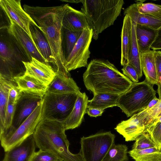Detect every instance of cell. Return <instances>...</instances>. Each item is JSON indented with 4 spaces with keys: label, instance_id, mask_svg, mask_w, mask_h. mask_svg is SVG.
I'll use <instances>...</instances> for the list:
<instances>
[{
    "label": "cell",
    "instance_id": "1",
    "mask_svg": "<svg viewBox=\"0 0 161 161\" xmlns=\"http://www.w3.org/2000/svg\"><path fill=\"white\" fill-rule=\"evenodd\" d=\"M69 6L65 4L51 7L23 5L24 10L30 16L44 35L55 60L56 72L67 77L71 75L64 66L65 60L61 47L62 22Z\"/></svg>",
    "mask_w": 161,
    "mask_h": 161
},
{
    "label": "cell",
    "instance_id": "2",
    "mask_svg": "<svg viewBox=\"0 0 161 161\" xmlns=\"http://www.w3.org/2000/svg\"><path fill=\"white\" fill-rule=\"evenodd\" d=\"M83 77L86 87L93 94L120 95L127 91L133 83L108 60L100 59L91 61Z\"/></svg>",
    "mask_w": 161,
    "mask_h": 161
},
{
    "label": "cell",
    "instance_id": "3",
    "mask_svg": "<svg viewBox=\"0 0 161 161\" xmlns=\"http://www.w3.org/2000/svg\"><path fill=\"white\" fill-rule=\"evenodd\" d=\"M65 130L63 122L42 119L33 134L36 147L63 161H82L79 153L73 154L69 151Z\"/></svg>",
    "mask_w": 161,
    "mask_h": 161
},
{
    "label": "cell",
    "instance_id": "4",
    "mask_svg": "<svg viewBox=\"0 0 161 161\" xmlns=\"http://www.w3.org/2000/svg\"><path fill=\"white\" fill-rule=\"evenodd\" d=\"M81 11L86 16L92 30V38L114 24L124 4L123 0H81Z\"/></svg>",
    "mask_w": 161,
    "mask_h": 161
},
{
    "label": "cell",
    "instance_id": "5",
    "mask_svg": "<svg viewBox=\"0 0 161 161\" xmlns=\"http://www.w3.org/2000/svg\"><path fill=\"white\" fill-rule=\"evenodd\" d=\"M153 86L146 79L141 82H133L127 91L119 95L117 106L128 117L143 110L156 97L157 91Z\"/></svg>",
    "mask_w": 161,
    "mask_h": 161
},
{
    "label": "cell",
    "instance_id": "6",
    "mask_svg": "<svg viewBox=\"0 0 161 161\" xmlns=\"http://www.w3.org/2000/svg\"><path fill=\"white\" fill-rule=\"evenodd\" d=\"M78 94H58L47 92L43 97L42 119L63 122L72 111Z\"/></svg>",
    "mask_w": 161,
    "mask_h": 161
},
{
    "label": "cell",
    "instance_id": "7",
    "mask_svg": "<svg viewBox=\"0 0 161 161\" xmlns=\"http://www.w3.org/2000/svg\"><path fill=\"white\" fill-rule=\"evenodd\" d=\"M115 135L110 131L101 132L80 139L79 153L82 161H104L114 144Z\"/></svg>",
    "mask_w": 161,
    "mask_h": 161
},
{
    "label": "cell",
    "instance_id": "8",
    "mask_svg": "<svg viewBox=\"0 0 161 161\" xmlns=\"http://www.w3.org/2000/svg\"><path fill=\"white\" fill-rule=\"evenodd\" d=\"M43 103L42 99L31 115L16 129L0 136L1 144L5 152L33 135L37 126L42 119Z\"/></svg>",
    "mask_w": 161,
    "mask_h": 161
},
{
    "label": "cell",
    "instance_id": "9",
    "mask_svg": "<svg viewBox=\"0 0 161 161\" xmlns=\"http://www.w3.org/2000/svg\"><path fill=\"white\" fill-rule=\"evenodd\" d=\"M9 21V25L6 26L7 31L21 54L25 59V62L30 61L33 57L46 63L28 35L14 21Z\"/></svg>",
    "mask_w": 161,
    "mask_h": 161
},
{
    "label": "cell",
    "instance_id": "10",
    "mask_svg": "<svg viewBox=\"0 0 161 161\" xmlns=\"http://www.w3.org/2000/svg\"><path fill=\"white\" fill-rule=\"evenodd\" d=\"M93 37V32L90 28L84 29L66 60L64 66L68 72L82 67H87L91 52L89 47Z\"/></svg>",
    "mask_w": 161,
    "mask_h": 161
},
{
    "label": "cell",
    "instance_id": "11",
    "mask_svg": "<svg viewBox=\"0 0 161 161\" xmlns=\"http://www.w3.org/2000/svg\"><path fill=\"white\" fill-rule=\"evenodd\" d=\"M43 98L23 93L16 105L12 124L2 136L16 129L32 113L42 101Z\"/></svg>",
    "mask_w": 161,
    "mask_h": 161
},
{
    "label": "cell",
    "instance_id": "12",
    "mask_svg": "<svg viewBox=\"0 0 161 161\" xmlns=\"http://www.w3.org/2000/svg\"><path fill=\"white\" fill-rule=\"evenodd\" d=\"M20 2V0H0V7L9 20H12L15 22L33 40L30 29V24L33 23L38 25L23 9Z\"/></svg>",
    "mask_w": 161,
    "mask_h": 161
},
{
    "label": "cell",
    "instance_id": "13",
    "mask_svg": "<svg viewBox=\"0 0 161 161\" xmlns=\"http://www.w3.org/2000/svg\"><path fill=\"white\" fill-rule=\"evenodd\" d=\"M25 71L24 74L33 78L47 86L52 81L56 73L49 64L32 57L29 62L22 61Z\"/></svg>",
    "mask_w": 161,
    "mask_h": 161
},
{
    "label": "cell",
    "instance_id": "14",
    "mask_svg": "<svg viewBox=\"0 0 161 161\" xmlns=\"http://www.w3.org/2000/svg\"><path fill=\"white\" fill-rule=\"evenodd\" d=\"M36 146L32 135L18 145L5 152L2 161H31L36 152Z\"/></svg>",
    "mask_w": 161,
    "mask_h": 161
},
{
    "label": "cell",
    "instance_id": "15",
    "mask_svg": "<svg viewBox=\"0 0 161 161\" xmlns=\"http://www.w3.org/2000/svg\"><path fill=\"white\" fill-rule=\"evenodd\" d=\"M62 25L63 28L73 31H82L85 28H91L86 15L69 5L64 15Z\"/></svg>",
    "mask_w": 161,
    "mask_h": 161
},
{
    "label": "cell",
    "instance_id": "16",
    "mask_svg": "<svg viewBox=\"0 0 161 161\" xmlns=\"http://www.w3.org/2000/svg\"><path fill=\"white\" fill-rule=\"evenodd\" d=\"M88 100L85 92L78 94L72 111L63 123L66 130L73 129L80 126L86 114Z\"/></svg>",
    "mask_w": 161,
    "mask_h": 161
},
{
    "label": "cell",
    "instance_id": "17",
    "mask_svg": "<svg viewBox=\"0 0 161 161\" xmlns=\"http://www.w3.org/2000/svg\"><path fill=\"white\" fill-rule=\"evenodd\" d=\"M115 129L123 136L126 142L135 141L140 135L145 131L144 127L136 114L128 119L121 121Z\"/></svg>",
    "mask_w": 161,
    "mask_h": 161
},
{
    "label": "cell",
    "instance_id": "18",
    "mask_svg": "<svg viewBox=\"0 0 161 161\" xmlns=\"http://www.w3.org/2000/svg\"><path fill=\"white\" fill-rule=\"evenodd\" d=\"M13 80L22 93L43 98L47 91V86L24 74L14 76Z\"/></svg>",
    "mask_w": 161,
    "mask_h": 161
},
{
    "label": "cell",
    "instance_id": "19",
    "mask_svg": "<svg viewBox=\"0 0 161 161\" xmlns=\"http://www.w3.org/2000/svg\"><path fill=\"white\" fill-rule=\"evenodd\" d=\"M47 92L58 94H78L81 92L79 88L72 78L57 73L52 81L48 86Z\"/></svg>",
    "mask_w": 161,
    "mask_h": 161
},
{
    "label": "cell",
    "instance_id": "20",
    "mask_svg": "<svg viewBox=\"0 0 161 161\" xmlns=\"http://www.w3.org/2000/svg\"><path fill=\"white\" fill-rule=\"evenodd\" d=\"M3 34H1L0 56L1 61L9 65L10 68L15 64L16 62L23 61L19 52H16L18 48L9 34L6 38Z\"/></svg>",
    "mask_w": 161,
    "mask_h": 161
},
{
    "label": "cell",
    "instance_id": "21",
    "mask_svg": "<svg viewBox=\"0 0 161 161\" xmlns=\"http://www.w3.org/2000/svg\"><path fill=\"white\" fill-rule=\"evenodd\" d=\"M30 29L33 41L38 51L45 59L46 63H52L54 67L55 60L44 35L38 26L33 23L30 24Z\"/></svg>",
    "mask_w": 161,
    "mask_h": 161
},
{
    "label": "cell",
    "instance_id": "22",
    "mask_svg": "<svg viewBox=\"0 0 161 161\" xmlns=\"http://www.w3.org/2000/svg\"><path fill=\"white\" fill-rule=\"evenodd\" d=\"M155 51L150 50L141 54L142 71L146 80L152 85L158 83L157 70L154 57Z\"/></svg>",
    "mask_w": 161,
    "mask_h": 161
},
{
    "label": "cell",
    "instance_id": "23",
    "mask_svg": "<svg viewBox=\"0 0 161 161\" xmlns=\"http://www.w3.org/2000/svg\"><path fill=\"white\" fill-rule=\"evenodd\" d=\"M124 14L125 15H128L132 21L136 24L147 26L157 30L161 26V20L139 12L136 3L130 5L125 9Z\"/></svg>",
    "mask_w": 161,
    "mask_h": 161
},
{
    "label": "cell",
    "instance_id": "24",
    "mask_svg": "<svg viewBox=\"0 0 161 161\" xmlns=\"http://www.w3.org/2000/svg\"><path fill=\"white\" fill-rule=\"evenodd\" d=\"M121 64L128 63L132 37V21L130 17L125 15L121 33Z\"/></svg>",
    "mask_w": 161,
    "mask_h": 161
},
{
    "label": "cell",
    "instance_id": "25",
    "mask_svg": "<svg viewBox=\"0 0 161 161\" xmlns=\"http://www.w3.org/2000/svg\"><path fill=\"white\" fill-rule=\"evenodd\" d=\"M157 33V30L136 24V36L141 54L150 50L151 47L155 39Z\"/></svg>",
    "mask_w": 161,
    "mask_h": 161
},
{
    "label": "cell",
    "instance_id": "26",
    "mask_svg": "<svg viewBox=\"0 0 161 161\" xmlns=\"http://www.w3.org/2000/svg\"><path fill=\"white\" fill-rule=\"evenodd\" d=\"M14 81L0 75V126L3 127L5 117L8 101L9 88Z\"/></svg>",
    "mask_w": 161,
    "mask_h": 161
},
{
    "label": "cell",
    "instance_id": "27",
    "mask_svg": "<svg viewBox=\"0 0 161 161\" xmlns=\"http://www.w3.org/2000/svg\"><path fill=\"white\" fill-rule=\"evenodd\" d=\"M119 95L108 93L93 94V98L89 100L87 108L104 110L110 107L117 106Z\"/></svg>",
    "mask_w": 161,
    "mask_h": 161
},
{
    "label": "cell",
    "instance_id": "28",
    "mask_svg": "<svg viewBox=\"0 0 161 161\" xmlns=\"http://www.w3.org/2000/svg\"><path fill=\"white\" fill-rule=\"evenodd\" d=\"M82 31H71L62 27L61 47L65 61L71 52Z\"/></svg>",
    "mask_w": 161,
    "mask_h": 161
},
{
    "label": "cell",
    "instance_id": "29",
    "mask_svg": "<svg viewBox=\"0 0 161 161\" xmlns=\"http://www.w3.org/2000/svg\"><path fill=\"white\" fill-rule=\"evenodd\" d=\"M136 23L132 21L131 42L128 63L135 69L139 78H140L142 76V71L141 63V53L138 47L136 34Z\"/></svg>",
    "mask_w": 161,
    "mask_h": 161
},
{
    "label": "cell",
    "instance_id": "30",
    "mask_svg": "<svg viewBox=\"0 0 161 161\" xmlns=\"http://www.w3.org/2000/svg\"><path fill=\"white\" fill-rule=\"evenodd\" d=\"M135 161H161V149L158 147L128 152Z\"/></svg>",
    "mask_w": 161,
    "mask_h": 161
},
{
    "label": "cell",
    "instance_id": "31",
    "mask_svg": "<svg viewBox=\"0 0 161 161\" xmlns=\"http://www.w3.org/2000/svg\"><path fill=\"white\" fill-rule=\"evenodd\" d=\"M128 147L123 144L113 145L104 161H127Z\"/></svg>",
    "mask_w": 161,
    "mask_h": 161
},
{
    "label": "cell",
    "instance_id": "32",
    "mask_svg": "<svg viewBox=\"0 0 161 161\" xmlns=\"http://www.w3.org/2000/svg\"><path fill=\"white\" fill-rule=\"evenodd\" d=\"M161 112V99L155 105L151 108H146L143 110L137 113L141 121L145 126V131L148 126Z\"/></svg>",
    "mask_w": 161,
    "mask_h": 161
},
{
    "label": "cell",
    "instance_id": "33",
    "mask_svg": "<svg viewBox=\"0 0 161 161\" xmlns=\"http://www.w3.org/2000/svg\"><path fill=\"white\" fill-rule=\"evenodd\" d=\"M136 3L138 11L161 20V5L153 3H143L144 1H136Z\"/></svg>",
    "mask_w": 161,
    "mask_h": 161
},
{
    "label": "cell",
    "instance_id": "34",
    "mask_svg": "<svg viewBox=\"0 0 161 161\" xmlns=\"http://www.w3.org/2000/svg\"><path fill=\"white\" fill-rule=\"evenodd\" d=\"M145 132L149 134L152 141L161 149V112L148 126Z\"/></svg>",
    "mask_w": 161,
    "mask_h": 161
},
{
    "label": "cell",
    "instance_id": "35",
    "mask_svg": "<svg viewBox=\"0 0 161 161\" xmlns=\"http://www.w3.org/2000/svg\"><path fill=\"white\" fill-rule=\"evenodd\" d=\"M155 147H158L151 139L149 134L145 132L137 137L132 150H140Z\"/></svg>",
    "mask_w": 161,
    "mask_h": 161
},
{
    "label": "cell",
    "instance_id": "36",
    "mask_svg": "<svg viewBox=\"0 0 161 161\" xmlns=\"http://www.w3.org/2000/svg\"><path fill=\"white\" fill-rule=\"evenodd\" d=\"M16 104L11 103L9 100L6 111L3 129L0 130V135L5 133L11 127L14 115Z\"/></svg>",
    "mask_w": 161,
    "mask_h": 161
},
{
    "label": "cell",
    "instance_id": "37",
    "mask_svg": "<svg viewBox=\"0 0 161 161\" xmlns=\"http://www.w3.org/2000/svg\"><path fill=\"white\" fill-rule=\"evenodd\" d=\"M31 161H63L54 154L39 150L36 152Z\"/></svg>",
    "mask_w": 161,
    "mask_h": 161
},
{
    "label": "cell",
    "instance_id": "38",
    "mask_svg": "<svg viewBox=\"0 0 161 161\" xmlns=\"http://www.w3.org/2000/svg\"><path fill=\"white\" fill-rule=\"evenodd\" d=\"M154 57L156 67L158 83L157 92L158 95V98L161 99V51H155L154 53Z\"/></svg>",
    "mask_w": 161,
    "mask_h": 161
},
{
    "label": "cell",
    "instance_id": "39",
    "mask_svg": "<svg viewBox=\"0 0 161 161\" xmlns=\"http://www.w3.org/2000/svg\"><path fill=\"white\" fill-rule=\"evenodd\" d=\"M121 69L123 74L133 82H139V77L135 69L129 63H127L123 66Z\"/></svg>",
    "mask_w": 161,
    "mask_h": 161
},
{
    "label": "cell",
    "instance_id": "40",
    "mask_svg": "<svg viewBox=\"0 0 161 161\" xmlns=\"http://www.w3.org/2000/svg\"><path fill=\"white\" fill-rule=\"evenodd\" d=\"M18 86L14 83L9 89L8 100L14 104H16L22 93Z\"/></svg>",
    "mask_w": 161,
    "mask_h": 161
},
{
    "label": "cell",
    "instance_id": "41",
    "mask_svg": "<svg viewBox=\"0 0 161 161\" xmlns=\"http://www.w3.org/2000/svg\"><path fill=\"white\" fill-rule=\"evenodd\" d=\"M150 48L155 51L161 49V26L157 30L156 37Z\"/></svg>",
    "mask_w": 161,
    "mask_h": 161
},
{
    "label": "cell",
    "instance_id": "42",
    "mask_svg": "<svg viewBox=\"0 0 161 161\" xmlns=\"http://www.w3.org/2000/svg\"><path fill=\"white\" fill-rule=\"evenodd\" d=\"M104 111L100 109L87 108L86 113L91 117H96L101 116Z\"/></svg>",
    "mask_w": 161,
    "mask_h": 161
},
{
    "label": "cell",
    "instance_id": "43",
    "mask_svg": "<svg viewBox=\"0 0 161 161\" xmlns=\"http://www.w3.org/2000/svg\"><path fill=\"white\" fill-rule=\"evenodd\" d=\"M160 100V99L156 97H154L149 103L146 107L147 108H150L155 105Z\"/></svg>",
    "mask_w": 161,
    "mask_h": 161
},
{
    "label": "cell",
    "instance_id": "44",
    "mask_svg": "<svg viewBox=\"0 0 161 161\" xmlns=\"http://www.w3.org/2000/svg\"><path fill=\"white\" fill-rule=\"evenodd\" d=\"M62 1L66 2H69L70 3H81V0H61Z\"/></svg>",
    "mask_w": 161,
    "mask_h": 161
}]
</instances>
